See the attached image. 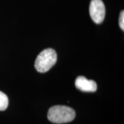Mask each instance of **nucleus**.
<instances>
[{"instance_id": "f257e3e1", "label": "nucleus", "mask_w": 124, "mask_h": 124, "mask_svg": "<svg viewBox=\"0 0 124 124\" xmlns=\"http://www.w3.org/2000/svg\"><path fill=\"white\" fill-rule=\"evenodd\" d=\"M47 117L53 123H67L72 121L75 118V112L73 108L69 106L57 105L49 108Z\"/></svg>"}, {"instance_id": "39448f33", "label": "nucleus", "mask_w": 124, "mask_h": 124, "mask_svg": "<svg viewBox=\"0 0 124 124\" xmlns=\"http://www.w3.org/2000/svg\"><path fill=\"white\" fill-rule=\"evenodd\" d=\"M8 103L9 101L7 95L0 91V111H4L7 109Z\"/></svg>"}, {"instance_id": "423d86ee", "label": "nucleus", "mask_w": 124, "mask_h": 124, "mask_svg": "<svg viewBox=\"0 0 124 124\" xmlns=\"http://www.w3.org/2000/svg\"><path fill=\"white\" fill-rule=\"evenodd\" d=\"M119 25L122 31L124 30V10L121 12L120 18H119Z\"/></svg>"}, {"instance_id": "f03ea898", "label": "nucleus", "mask_w": 124, "mask_h": 124, "mask_svg": "<svg viewBox=\"0 0 124 124\" xmlns=\"http://www.w3.org/2000/svg\"><path fill=\"white\" fill-rule=\"evenodd\" d=\"M57 61V54L52 48L44 49L38 56L35 63V67L39 72H46L53 67Z\"/></svg>"}, {"instance_id": "7ed1b4c3", "label": "nucleus", "mask_w": 124, "mask_h": 124, "mask_svg": "<svg viewBox=\"0 0 124 124\" xmlns=\"http://www.w3.org/2000/svg\"><path fill=\"white\" fill-rule=\"evenodd\" d=\"M89 12L94 23L99 24L103 22L105 16V7L102 0H91Z\"/></svg>"}, {"instance_id": "20e7f679", "label": "nucleus", "mask_w": 124, "mask_h": 124, "mask_svg": "<svg viewBox=\"0 0 124 124\" xmlns=\"http://www.w3.org/2000/svg\"><path fill=\"white\" fill-rule=\"evenodd\" d=\"M75 84L78 89L83 92H95L97 89L95 81L87 79L83 76H79L76 79Z\"/></svg>"}]
</instances>
